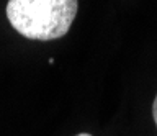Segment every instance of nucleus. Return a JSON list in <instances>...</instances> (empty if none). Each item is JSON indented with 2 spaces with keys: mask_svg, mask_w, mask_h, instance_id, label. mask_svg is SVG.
Masks as SVG:
<instances>
[{
  "mask_svg": "<svg viewBox=\"0 0 157 136\" xmlns=\"http://www.w3.org/2000/svg\"><path fill=\"white\" fill-rule=\"evenodd\" d=\"M78 0H8L7 18L28 40L52 41L71 30Z\"/></svg>",
  "mask_w": 157,
  "mask_h": 136,
  "instance_id": "1",
  "label": "nucleus"
},
{
  "mask_svg": "<svg viewBox=\"0 0 157 136\" xmlns=\"http://www.w3.org/2000/svg\"><path fill=\"white\" fill-rule=\"evenodd\" d=\"M152 116H154V123L157 126V95L154 99V103H152Z\"/></svg>",
  "mask_w": 157,
  "mask_h": 136,
  "instance_id": "2",
  "label": "nucleus"
},
{
  "mask_svg": "<svg viewBox=\"0 0 157 136\" xmlns=\"http://www.w3.org/2000/svg\"><path fill=\"white\" fill-rule=\"evenodd\" d=\"M75 136H92L90 133H78V134H75Z\"/></svg>",
  "mask_w": 157,
  "mask_h": 136,
  "instance_id": "3",
  "label": "nucleus"
}]
</instances>
